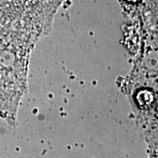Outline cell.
Wrapping results in <instances>:
<instances>
[{
    "instance_id": "7a4b0ae2",
    "label": "cell",
    "mask_w": 158,
    "mask_h": 158,
    "mask_svg": "<svg viewBox=\"0 0 158 158\" xmlns=\"http://www.w3.org/2000/svg\"><path fill=\"white\" fill-rule=\"evenodd\" d=\"M127 1L130 2H133V3H135V2H139L140 0H127Z\"/></svg>"
},
{
    "instance_id": "6da1fadb",
    "label": "cell",
    "mask_w": 158,
    "mask_h": 158,
    "mask_svg": "<svg viewBox=\"0 0 158 158\" xmlns=\"http://www.w3.org/2000/svg\"><path fill=\"white\" fill-rule=\"evenodd\" d=\"M19 20L0 29V115L13 125L26 89V62Z\"/></svg>"
}]
</instances>
